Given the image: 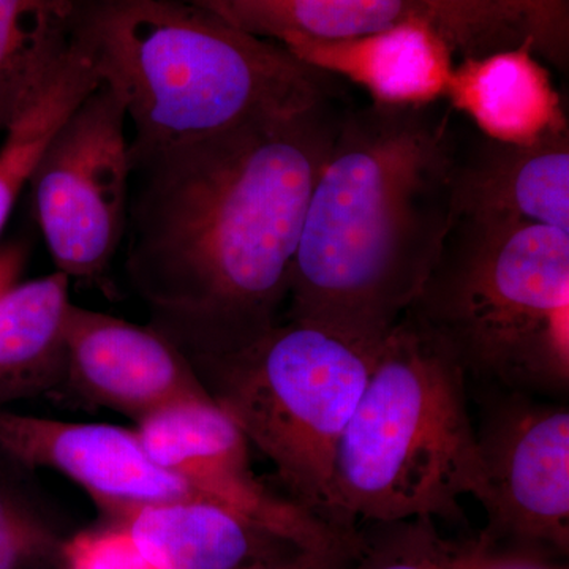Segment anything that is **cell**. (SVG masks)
<instances>
[{
	"mask_svg": "<svg viewBox=\"0 0 569 569\" xmlns=\"http://www.w3.org/2000/svg\"><path fill=\"white\" fill-rule=\"evenodd\" d=\"M342 118L326 97L130 159L127 276L183 356L227 353L282 320Z\"/></svg>",
	"mask_w": 569,
	"mask_h": 569,
	"instance_id": "1",
	"label": "cell"
},
{
	"mask_svg": "<svg viewBox=\"0 0 569 569\" xmlns=\"http://www.w3.org/2000/svg\"><path fill=\"white\" fill-rule=\"evenodd\" d=\"M498 20L518 44L557 69L569 66V0H490Z\"/></svg>",
	"mask_w": 569,
	"mask_h": 569,
	"instance_id": "22",
	"label": "cell"
},
{
	"mask_svg": "<svg viewBox=\"0 0 569 569\" xmlns=\"http://www.w3.org/2000/svg\"><path fill=\"white\" fill-rule=\"evenodd\" d=\"M452 216L520 220L569 231V130L511 144L452 123Z\"/></svg>",
	"mask_w": 569,
	"mask_h": 569,
	"instance_id": "12",
	"label": "cell"
},
{
	"mask_svg": "<svg viewBox=\"0 0 569 569\" xmlns=\"http://www.w3.org/2000/svg\"><path fill=\"white\" fill-rule=\"evenodd\" d=\"M445 100L479 133L501 142L533 144L569 130L549 70L526 43L462 59L452 69Z\"/></svg>",
	"mask_w": 569,
	"mask_h": 569,
	"instance_id": "15",
	"label": "cell"
},
{
	"mask_svg": "<svg viewBox=\"0 0 569 569\" xmlns=\"http://www.w3.org/2000/svg\"><path fill=\"white\" fill-rule=\"evenodd\" d=\"M116 520L156 569H249L301 549L201 498L148 505Z\"/></svg>",
	"mask_w": 569,
	"mask_h": 569,
	"instance_id": "14",
	"label": "cell"
},
{
	"mask_svg": "<svg viewBox=\"0 0 569 569\" xmlns=\"http://www.w3.org/2000/svg\"><path fill=\"white\" fill-rule=\"evenodd\" d=\"M0 447L22 462L66 475L111 520L148 505L201 498L149 456L134 430L123 427L0 417Z\"/></svg>",
	"mask_w": 569,
	"mask_h": 569,
	"instance_id": "10",
	"label": "cell"
},
{
	"mask_svg": "<svg viewBox=\"0 0 569 569\" xmlns=\"http://www.w3.org/2000/svg\"><path fill=\"white\" fill-rule=\"evenodd\" d=\"M70 282L56 271L0 295V372H32L51 388L63 380Z\"/></svg>",
	"mask_w": 569,
	"mask_h": 569,
	"instance_id": "19",
	"label": "cell"
},
{
	"mask_svg": "<svg viewBox=\"0 0 569 569\" xmlns=\"http://www.w3.org/2000/svg\"><path fill=\"white\" fill-rule=\"evenodd\" d=\"M467 569H568L539 557L535 550H500L485 538H475V549Z\"/></svg>",
	"mask_w": 569,
	"mask_h": 569,
	"instance_id": "26",
	"label": "cell"
},
{
	"mask_svg": "<svg viewBox=\"0 0 569 569\" xmlns=\"http://www.w3.org/2000/svg\"><path fill=\"white\" fill-rule=\"evenodd\" d=\"M73 37L126 104L130 159L328 97L325 73L187 0H81Z\"/></svg>",
	"mask_w": 569,
	"mask_h": 569,
	"instance_id": "3",
	"label": "cell"
},
{
	"mask_svg": "<svg viewBox=\"0 0 569 569\" xmlns=\"http://www.w3.org/2000/svg\"><path fill=\"white\" fill-rule=\"evenodd\" d=\"M475 538L448 539L432 518L367 523L358 535L346 569H467Z\"/></svg>",
	"mask_w": 569,
	"mask_h": 569,
	"instance_id": "20",
	"label": "cell"
},
{
	"mask_svg": "<svg viewBox=\"0 0 569 569\" xmlns=\"http://www.w3.org/2000/svg\"><path fill=\"white\" fill-rule=\"evenodd\" d=\"M356 535L326 548H301L277 559L263 561L249 569H346L348 557L353 549Z\"/></svg>",
	"mask_w": 569,
	"mask_h": 569,
	"instance_id": "25",
	"label": "cell"
},
{
	"mask_svg": "<svg viewBox=\"0 0 569 569\" xmlns=\"http://www.w3.org/2000/svg\"><path fill=\"white\" fill-rule=\"evenodd\" d=\"M58 560L62 569H156L118 520L66 539Z\"/></svg>",
	"mask_w": 569,
	"mask_h": 569,
	"instance_id": "23",
	"label": "cell"
},
{
	"mask_svg": "<svg viewBox=\"0 0 569 569\" xmlns=\"http://www.w3.org/2000/svg\"><path fill=\"white\" fill-rule=\"evenodd\" d=\"M81 0H0V132L39 96L70 50Z\"/></svg>",
	"mask_w": 569,
	"mask_h": 569,
	"instance_id": "16",
	"label": "cell"
},
{
	"mask_svg": "<svg viewBox=\"0 0 569 569\" xmlns=\"http://www.w3.org/2000/svg\"><path fill=\"white\" fill-rule=\"evenodd\" d=\"M63 380L92 407L137 421L178 400L209 396L181 351L151 326L74 305L67 317Z\"/></svg>",
	"mask_w": 569,
	"mask_h": 569,
	"instance_id": "11",
	"label": "cell"
},
{
	"mask_svg": "<svg viewBox=\"0 0 569 569\" xmlns=\"http://www.w3.org/2000/svg\"><path fill=\"white\" fill-rule=\"evenodd\" d=\"M130 179L126 104L100 81L59 127L29 182L52 261L70 280L107 282L126 238Z\"/></svg>",
	"mask_w": 569,
	"mask_h": 569,
	"instance_id": "7",
	"label": "cell"
},
{
	"mask_svg": "<svg viewBox=\"0 0 569 569\" xmlns=\"http://www.w3.org/2000/svg\"><path fill=\"white\" fill-rule=\"evenodd\" d=\"M451 164L449 104L346 112L307 204L282 320L383 342L448 233Z\"/></svg>",
	"mask_w": 569,
	"mask_h": 569,
	"instance_id": "2",
	"label": "cell"
},
{
	"mask_svg": "<svg viewBox=\"0 0 569 569\" xmlns=\"http://www.w3.org/2000/svg\"><path fill=\"white\" fill-rule=\"evenodd\" d=\"M381 343L280 320L244 347L183 358L249 445L271 460L288 498L332 527L337 447Z\"/></svg>",
	"mask_w": 569,
	"mask_h": 569,
	"instance_id": "6",
	"label": "cell"
},
{
	"mask_svg": "<svg viewBox=\"0 0 569 569\" xmlns=\"http://www.w3.org/2000/svg\"><path fill=\"white\" fill-rule=\"evenodd\" d=\"M447 40L455 54L479 58L519 47L498 20L490 0H407Z\"/></svg>",
	"mask_w": 569,
	"mask_h": 569,
	"instance_id": "21",
	"label": "cell"
},
{
	"mask_svg": "<svg viewBox=\"0 0 569 569\" xmlns=\"http://www.w3.org/2000/svg\"><path fill=\"white\" fill-rule=\"evenodd\" d=\"M403 316L436 335L478 387L567 396L569 231L452 216Z\"/></svg>",
	"mask_w": 569,
	"mask_h": 569,
	"instance_id": "5",
	"label": "cell"
},
{
	"mask_svg": "<svg viewBox=\"0 0 569 569\" xmlns=\"http://www.w3.org/2000/svg\"><path fill=\"white\" fill-rule=\"evenodd\" d=\"M479 503L490 545L569 552V408L529 392L478 387Z\"/></svg>",
	"mask_w": 569,
	"mask_h": 569,
	"instance_id": "8",
	"label": "cell"
},
{
	"mask_svg": "<svg viewBox=\"0 0 569 569\" xmlns=\"http://www.w3.org/2000/svg\"><path fill=\"white\" fill-rule=\"evenodd\" d=\"M467 385L451 350L410 316L400 318L337 447L332 529L460 519L459 498H481L485 473Z\"/></svg>",
	"mask_w": 569,
	"mask_h": 569,
	"instance_id": "4",
	"label": "cell"
},
{
	"mask_svg": "<svg viewBox=\"0 0 569 569\" xmlns=\"http://www.w3.org/2000/svg\"><path fill=\"white\" fill-rule=\"evenodd\" d=\"M61 546L47 523L0 496V569H26L58 560Z\"/></svg>",
	"mask_w": 569,
	"mask_h": 569,
	"instance_id": "24",
	"label": "cell"
},
{
	"mask_svg": "<svg viewBox=\"0 0 569 569\" xmlns=\"http://www.w3.org/2000/svg\"><path fill=\"white\" fill-rule=\"evenodd\" d=\"M228 24L279 43L284 37L342 40L410 17L407 0H187Z\"/></svg>",
	"mask_w": 569,
	"mask_h": 569,
	"instance_id": "17",
	"label": "cell"
},
{
	"mask_svg": "<svg viewBox=\"0 0 569 569\" xmlns=\"http://www.w3.org/2000/svg\"><path fill=\"white\" fill-rule=\"evenodd\" d=\"M100 81L91 56L77 40H71L70 50L39 96L6 130L7 138L0 148V231L21 190L31 182L52 137Z\"/></svg>",
	"mask_w": 569,
	"mask_h": 569,
	"instance_id": "18",
	"label": "cell"
},
{
	"mask_svg": "<svg viewBox=\"0 0 569 569\" xmlns=\"http://www.w3.org/2000/svg\"><path fill=\"white\" fill-rule=\"evenodd\" d=\"M24 264V249L13 244L0 250V295L14 284Z\"/></svg>",
	"mask_w": 569,
	"mask_h": 569,
	"instance_id": "27",
	"label": "cell"
},
{
	"mask_svg": "<svg viewBox=\"0 0 569 569\" xmlns=\"http://www.w3.org/2000/svg\"><path fill=\"white\" fill-rule=\"evenodd\" d=\"M279 43L306 66L347 78L369 92L373 103L387 107L440 102L455 69L447 40L417 14L353 39L290 36Z\"/></svg>",
	"mask_w": 569,
	"mask_h": 569,
	"instance_id": "13",
	"label": "cell"
},
{
	"mask_svg": "<svg viewBox=\"0 0 569 569\" xmlns=\"http://www.w3.org/2000/svg\"><path fill=\"white\" fill-rule=\"evenodd\" d=\"M134 432L149 456L198 496L241 512L299 548H326L351 535L266 488L250 466L244 433L209 396L159 408L141 418Z\"/></svg>",
	"mask_w": 569,
	"mask_h": 569,
	"instance_id": "9",
	"label": "cell"
}]
</instances>
